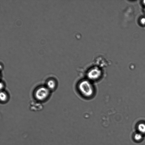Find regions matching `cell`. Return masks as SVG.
Masks as SVG:
<instances>
[{"label":"cell","mask_w":145,"mask_h":145,"mask_svg":"<svg viewBox=\"0 0 145 145\" xmlns=\"http://www.w3.org/2000/svg\"><path fill=\"white\" fill-rule=\"evenodd\" d=\"M30 109L34 111L41 110L43 108L42 105L40 103L32 101L29 103Z\"/></svg>","instance_id":"4"},{"label":"cell","mask_w":145,"mask_h":145,"mask_svg":"<svg viewBox=\"0 0 145 145\" xmlns=\"http://www.w3.org/2000/svg\"></svg>","instance_id":"12"},{"label":"cell","mask_w":145,"mask_h":145,"mask_svg":"<svg viewBox=\"0 0 145 145\" xmlns=\"http://www.w3.org/2000/svg\"><path fill=\"white\" fill-rule=\"evenodd\" d=\"M8 97L7 93L5 91H1L0 93V99L1 101L4 102L6 101Z\"/></svg>","instance_id":"6"},{"label":"cell","mask_w":145,"mask_h":145,"mask_svg":"<svg viewBox=\"0 0 145 145\" xmlns=\"http://www.w3.org/2000/svg\"><path fill=\"white\" fill-rule=\"evenodd\" d=\"M101 74L100 69L97 67H95L91 68L89 71L88 76L91 80H95L99 78Z\"/></svg>","instance_id":"3"},{"label":"cell","mask_w":145,"mask_h":145,"mask_svg":"<svg viewBox=\"0 0 145 145\" xmlns=\"http://www.w3.org/2000/svg\"><path fill=\"white\" fill-rule=\"evenodd\" d=\"M50 90L46 87L41 86L37 89L35 95L37 100L40 101L45 100L48 96Z\"/></svg>","instance_id":"2"},{"label":"cell","mask_w":145,"mask_h":145,"mask_svg":"<svg viewBox=\"0 0 145 145\" xmlns=\"http://www.w3.org/2000/svg\"><path fill=\"white\" fill-rule=\"evenodd\" d=\"M142 138V135L141 133H137L134 136V138L136 140L138 141L140 140Z\"/></svg>","instance_id":"8"},{"label":"cell","mask_w":145,"mask_h":145,"mask_svg":"<svg viewBox=\"0 0 145 145\" xmlns=\"http://www.w3.org/2000/svg\"><path fill=\"white\" fill-rule=\"evenodd\" d=\"M143 3L145 5V0L143 1Z\"/></svg>","instance_id":"11"},{"label":"cell","mask_w":145,"mask_h":145,"mask_svg":"<svg viewBox=\"0 0 145 145\" xmlns=\"http://www.w3.org/2000/svg\"><path fill=\"white\" fill-rule=\"evenodd\" d=\"M3 82H1L0 84V88L1 89H3L4 87V85L3 84Z\"/></svg>","instance_id":"10"},{"label":"cell","mask_w":145,"mask_h":145,"mask_svg":"<svg viewBox=\"0 0 145 145\" xmlns=\"http://www.w3.org/2000/svg\"><path fill=\"white\" fill-rule=\"evenodd\" d=\"M78 87L80 93L85 97H90L94 92V89L92 84L87 80L81 81Z\"/></svg>","instance_id":"1"},{"label":"cell","mask_w":145,"mask_h":145,"mask_svg":"<svg viewBox=\"0 0 145 145\" xmlns=\"http://www.w3.org/2000/svg\"><path fill=\"white\" fill-rule=\"evenodd\" d=\"M138 129L140 133H145V124L141 123L138 126Z\"/></svg>","instance_id":"7"},{"label":"cell","mask_w":145,"mask_h":145,"mask_svg":"<svg viewBox=\"0 0 145 145\" xmlns=\"http://www.w3.org/2000/svg\"><path fill=\"white\" fill-rule=\"evenodd\" d=\"M141 22L142 24H145V18H142L141 19Z\"/></svg>","instance_id":"9"},{"label":"cell","mask_w":145,"mask_h":145,"mask_svg":"<svg viewBox=\"0 0 145 145\" xmlns=\"http://www.w3.org/2000/svg\"><path fill=\"white\" fill-rule=\"evenodd\" d=\"M56 83L54 80H49L46 83V87L50 90L54 89L56 87Z\"/></svg>","instance_id":"5"}]
</instances>
